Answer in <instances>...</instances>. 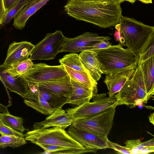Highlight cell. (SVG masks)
I'll use <instances>...</instances> for the list:
<instances>
[{
	"instance_id": "6da1fadb",
	"label": "cell",
	"mask_w": 154,
	"mask_h": 154,
	"mask_svg": "<svg viewBox=\"0 0 154 154\" xmlns=\"http://www.w3.org/2000/svg\"><path fill=\"white\" fill-rule=\"evenodd\" d=\"M120 4L115 0L103 3L69 0L64 7L71 17L106 28L119 23L122 16Z\"/></svg>"
},
{
	"instance_id": "7a4b0ae2",
	"label": "cell",
	"mask_w": 154,
	"mask_h": 154,
	"mask_svg": "<svg viewBox=\"0 0 154 154\" xmlns=\"http://www.w3.org/2000/svg\"><path fill=\"white\" fill-rule=\"evenodd\" d=\"M120 45L140 57L154 45V27L135 19L122 16L115 26Z\"/></svg>"
},
{
	"instance_id": "3957f363",
	"label": "cell",
	"mask_w": 154,
	"mask_h": 154,
	"mask_svg": "<svg viewBox=\"0 0 154 154\" xmlns=\"http://www.w3.org/2000/svg\"><path fill=\"white\" fill-rule=\"evenodd\" d=\"M92 51L96 54L103 73L106 75L136 69L138 63L139 57L120 44Z\"/></svg>"
},
{
	"instance_id": "277c9868",
	"label": "cell",
	"mask_w": 154,
	"mask_h": 154,
	"mask_svg": "<svg viewBox=\"0 0 154 154\" xmlns=\"http://www.w3.org/2000/svg\"><path fill=\"white\" fill-rule=\"evenodd\" d=\"M114 96L117 100V106L125 105L131 108L146 103L151 98L146 93L143 72L138 63L132 76Z\"/></svg>"
},
{
	"instance_id": "5b68a950",
	"label": "cell",
	"mask_w": 154,
	"mask_h": 154,
	"mask_svg": "<svg viewBox=\"0 0 154 154\" xmlns=\"http://www.w3.org/2000/svg\"><path fill=\"white\" fill-rule=\"evenodd\" d=\"M24 139L37 145H51L73 149L84 148L72 138L64 129L56 126L34 129L25 134Z\"/></svg>"
},
{
	"instance_id": "8992f818",
	"label": "cell",
	"mask_w": 154,
	"mask_h": 154,
	"mask_svg": "<svg viewBox=\"0 0 154 154\" xmlns=\"http://www.w3.org/2000/svg\"><path fill=\"white\" fill-rule=\"evenodd\" d=\"M116 106V104L90 117L77 120L72 125L79 129L107 136L113 125Z\"/></svg>"
},
{
	"instance_id": "52a82bcc",
	"label": "cell",
	"mask_w": 154,
	"mask_h": 154,
	"mask_svg": "<svg viewBox=\"0 0 154 154\" xmlns=\"http://www.w3.org/2000/svg\"><path fill=\"white\" fill-rule=\"evenodd\" d=\"M106 96V93L94 94L92 102H87L65 111L75 121L89 118L116 104L117 100L114 96L109 97Z\"/></svg>"
},
{
	"instance_id": "ba28073f",
	"label": "cell",
	"mask_w": 154,
	"mask_h": 154,
	"mask_svg": "<svg viewBox=\"0 0 154 154\" xmlns=\"http://www.w3.org/2000/svg\"><path fill=\"white\" fill-rule=\"evenodd\" d=\"M66 38L59 30L47 34L43 40L35 45L29 58L32 61L54 59L60 53Z\"/></svg>"
},
{
	"instance_id": "9c48e42d",
	"label": "cell",
	"mask_w": 154,
	"mask_h": 154,
	"mask_svg": "<svg viewBox=\"0 0 154 154\" xmlns=\"http://www.w3.org/2000/svg\"><path fill=\"white\" fill-rule=\"evenodd\" d=\"M111 39L109 36H100L96 33L86 32L75 37H66L60 52L76 53L96 50L99 43Z\"/></svg>"
},
{
	"instance_id": "30bf717a",
	"label": "cell",
	"mask_w": 154,
	"mask_h": 154,
	"mask_svg": "<svg viewBox=\"0 0 154 154\" xmlns=\"http://www.w3.org/2000/svg\"><path fill=\"white\" fill-rule=\"evenodd\" d=\"M67 75L62 65L50 66L40 63L34 64L32 68L23 77L27 82L38 84L53 81Z\"/></svg>"
},
{
	"instance_id": "8fae6325",
	"label": "cell",
	"mask_w": 154,
	"mask_h": 154,
	"mask_svg": "<svg viewBox=\"0 0 154 154\" xmlns=\"http://www.w3.org/2000/svg\"><path fill=\"white\" fill-rule=\"evenodd\" d=\"M68 133L84 147L99 149L109 148L107 136H103L87 131L78 128L72 125L68 129Z\"/></svg>"
},
{
	"instance_id": "7c38bea8",
	"label": "cell",
	"mask_w": 154,
	"mask_h": 154,
	"mask_svg": "<svg viewBox=\"0 0 154 154\" xmlns=\"http://www.w3.org/2000/svg\"><path fill=\"white\" fill-rule=\"evenodd\" d=\"M26 82L29 89L23 97L25 103L42 114L49 115L53 113L55 110L40 93L38 84Z\"/></svg>"
},
{
	"instance_id": "4fadbf2b",
	"label": "cell",
	"mask_w": 154,
	"mask_h": 154,
	"mask_svg": "<svg viewBox=\"0 0 154 154\" xmlns=\"http://www.w3.org/2000/svg\"><path fill=\"white\" fill-rule=\"evenodd\" d=\"M34 47V45L27 41L14 42L9 46L6 57L3 64L9 66L28 59Z\"/></svg>"
},
{
	"instance_id": "5bb4252c",
	"label": "cell",
	"mask_w": 154,
	"mask_h": 154,
	"mask_svg": "<svg viewBox=\"0 0 154 154\" xmlns=\"http://www.w3.org/2000/svg\"><path fill=\"white\" fill-rule=\"evenodd\" d=\"M75 121L62 107L55 109L44 121L35 123L33 127L34 129H37L56 126L65 129Z\"/></svg>"
},
{
	"instance_id": "9a60e30c",
	"label": "cell",
	"mask_w": 154,
	"mask_h": 154,
	"mask_svg": "<svg viewBox=\"0 0 154 154\" xmlns=\"http://www.w3.org/2000/svg\"><path fill=\"white\" fill-rule=\"evenodd\" d=\"M135 69H130L106 75L104 83L108 90L109 97H114L122 88L133 74Z\"/></svg>"
},
{
	"instance_id": "2e32d148",
	"label": "cell",
	"mask_w": 154,
	"mask_h": 154,
	"mask_svg": "<svg viewBox=\"0 0 154 154\" xmlns=\"http://www.w3.org/2000/svg\"><path fill=\"white\" fill-rule=\"evenodd\" d=\"M0 79L10 91L23 97L28 90L27 82L23 77L13 75L6 71L3 64L0 65Z\"/></svg>"
},
{
	"instance_id": "e0dca14e",
	"label": "cell",
	"mask_w": 154,
	"mask_h": 154,
	"mask_svg": "<svg viewBox=\"0 0 154 154\" xmlns=\"http://www.w3.org/2000/svg\"><path fill=\"white\" fill-rule=\"evenodd\" d=\"M72 87V91L67 98L66 103L75 105L76 106L89 102L92 99L94 91L85 86L79 82L71 79Z\"/></svg>"
},
{
	"instance_id": "ac0fdd59",
	"label": "cell",
	"mask_w": 154,
	"mask_h": 154,
	"mask_svg": "<svg viewBox=\"0 0 154 154\" xmlns=\"http://www.w3.org/2000/svg\"><path fill=\"white\" fill-rule=\"evenodd\" d=\"M49 1L38 0L32 1L25 6L14 17V26L17 29H22L25 27L28 19Z\"/></svg>"
},
{
	"instance_id": "d6986e66",
	"label": "cell",
	"mask_w": 154,
	"mask_h": 154,
	"mask_svg": "<svg viewBox=\"0 0 154 154\" xmlns=\"http://www.w3.org/2000/svg\"><path fill=\"white\" fill-rule=\"evenodd\" d=\"M79 57L84 67L88 71L92 78L97 82L103 74L96 57V52L92 51L81 52Z\"/></svg>"
},
{
	"instance_id": "ffe728a7",
	"label": "cell",
	"mask_w": 154,
	"mask_h": 154,
	"mask_svg": "<svg viewBox=\"0 0 154 154\" xmlns=\"http://www.w3.org/2000/svg\"><path fill=\"white\" fill-rule=\"evenodd\" d=\"M38 84L40 87L48 89L67 98L70 96L72 91L71 79L69 75L53 81Z\"/></svg>"
},
{
	"instance_id": "44dd1931",
	"label": "cell",
	"mask_w": 154,
	"mask_h": 154,
	"mask_svg": "<svg viewBox=\"0 0 154 154\" xmlns=\"http://www.w3.org/2000/svg\"><path fill=\"white\" fill-rule=\"evenodd\" d=\"M142 71L147 94L151 97L154 94V56L138 62Z\"/></svg>"
},
{
	"instance_id": "7402d4cb",
	"label": "cell",
	"mask_w": 154,
	"mask_h": 154,
	"mask_svg": "<svg viewBox=\"0 0 154 154\" xmlns=\"http://www.w3.org/2000/svg\"><path fill=\"white\" fill-rule=\"evenodd\" d=\"M70 79L76 81L85 86L93 90L96 93L97 92V82L89 73L80 71L63 66Z\"/></svg>"
},
{
	"instance_id": "603a6c76",
	"label": "cell",
	"mask_w": 154,
	"mask_h": 154,
	"mask_svg": "<svg viewBox=\"0 0 154 154\" xmlns=\"http://www.w3.org/2000/svg\"><path fill=\"white\" fill-rule=\"evenodd\" d=\"M39 90L48 104L54 110L62 108L66 104L67 97L40 87Z\"/></svg>"
},
{
	"instance_id": "cb8c5ba5",
	"label": "cell",
	"mask_w": 154,
	"mask_h": 154,
	"mask_svg": "<svg viewBox=\"0 0 154 154\" xmlns=\"http://www.w3.org/2000/svg\"><path fill=\"white\" fill-rule=\"evenodd\" d=\"M5 71L13 75L23 76L31 69L34 64L29 58L22 61L17 62L9 66L2 64Z\"/></svg>"
},
{
	"instance_id": "d4e9b609",
	"label": "cell",
	"mask_w": 154,
	"mask_h": 154,
	"mask_svg": "<svg viewBox=\"0 0 154 154\" xmlns=\"http://www.w3.org/2000/svg\"><path fill=\"white\" fill-rule=\"evenodd\" d=\"M59 62L61 65L67 66L74 70L89 73L82 64L79 55L76 53H71L64 55L59 60Z\"/></svg>"
},
{
	"instance_id": "484cf974",
	"label": "cell",
	"mask_w": 154,
	"mask_h": 154,
	"mask_svg": "<svg viewBox=\"0 0 154 154\" xmlns=\"http://www.w3.org/2000/svg\"><path fill=\"white\" fill-rule=\"evenodd\" d=\"M0 119L5 124L14 131L20 133L25 131L23 125V119L8 113H1Z\"/></svg>"
},
{
	"instance_id": "4316f807",
	"label": "cell",
	"mask_w": 154,
	"mask_h": 154,
	"mask_svg": "<svg viewBox=\"0 0 154 154\" xmlns=\"http://www.w3.org/2000/svg\"><path fill=\"white\" fill-rule=\"evenodd\" d=\"M26 143L24 138L15 136H4L0 137V148H5L7 146L13 148L18 147Z\"/></svg>"
},
{
	"instance_id": "83f0119b",
	"label": "cell",
	"mask_w": 154,
	"mask_h": 154,
	"mask_svg": "<svg viewBox=\"0 0 154 154\" xmlns=\"http://www.w3.org/2000/svg\"><path fill=\"white\" fill-rule=\"evenodd\" d=\"M32 1V0H19L16 5L6 13L0 28L9 23L24 7Z\"/></svg>"
},
{
	"instance_id": "f1b7e54d",
	"label": "cell",
	"mask_w": 154,
	"mask_h": 154,
	"mask_svg": "<svg viewBox=\"0 0 154 154\" xmlns=\"http://www.w3.org/2000/svg\"><path fill=\"white\" fill-rule=\"evenodd\" d=\"M125 147L131 154H138L139 152L146 146L145 142H142L138 139L127 140L125 142Z\"/></svg>"
},
{
	"instance_id": "f546056e",
	"label": "cell",
	"mask_w": 154,
	"mask_h": 154,
	"mask_svg": "<svg viewBox=\"0 0 154 154\" xmlns=\"http://www.w3.org/2000/svg\"><path fill=\"white\" fill-rule=\"evenodd\" d=\"M0 134L4 136L13 135L21 137H25V134L14 131L4 124L0 119Z\"/></svg>"
},
{
	"instance_id": "4dcf8cb0",
	"label": "cell",
	"mask_w": 154,
	"mask_h": 154,
	"mask_svg": "<svg viewBox=\"0 0 154 154\" xmlns=\"http://www.w3.org/2000/svg\"><path fill=\"white\" fill-rule=\"evenodd\" d=\"M38 146L42 148L45 152L52 154H56L58 152L69 148L51 145L39 144Z\"/></svg>"
},
{
	"instance_id": "1f68e13d",
	"label": "cell",
	"mask_w": 154,
	"mask_h": 154,
	"mask_svg": "<svg viewBox=\"0 0 154 154\" xmlns=\"http://www.w3.org/2000/svg\"><path fill=\"white\" fill-rule=\"evenodd\" d=\"M109 148L114 149L118 152V153L123 154H131L129 150L125 147L122 146L119 144L113 143L109 140L108 141Z\"/></svg>"
},
{
	"instance_id": "d6a6232c",
	"label": "cell",
	"mask_w": 154,
	"mask_h": 154,
	"mask_svg": "<svg viewBox=\"0 0 154 154\" xmlns=\"http://www.w3.org/2000/svg\"><path fill=\"white\" fill-rule=\"evenodd\" d=\"M6 13L12 9L19 0H3Z\"/></svg>"
},
{
	"instance_id": "836d02e7",
	"label": "cell",
	"mask_w": 154,
	"mask_h": 154,
	"mask_svg": "<svg viewBox=\"0 0 154 154\" xmlns=\"http://www.w3.org/2000/svg\"><path fill=\"white\" fill-rule=\"evenodd\" d=\"M6 14V12L3 1V0H0V26L2 24Z\"/></svg>"
},
{
	"instance_id": "e575fe53",
	"label": "cell",
	"mask_w": 154,
	"mask_h": 154,
	"mask_svg": "<svg viewBox=\"0 0 154 154\" xmlns=\"http://www.w3.org/2000/svg\"><path fill=\"white\" fill-rule=\"evenodd\" d=\"M154 152V146H145L138 154H148Z\"/></svg>"
},
{
	"instance_id": "d590c367",
	"label": "cell",
	"mask_w": 154,
	"mask_h": 154,
	"mask_svg": "<svg viewBox=\"0 0 154 154\" xmlns=\"http://www.w3.org/2000/svg\"><path fill=\"white\" fill-rule=\"evenodd\" d=\"M0 112L2 113H10L8 109V106H5L0 103Z\"/></svg>"
},
{
	"instance_id": "8d00e7d4",
	"label": "cell",
	"mask_w": 154,
	"mask_h": 154,
	"mask_svg": "<svg viewBox=\"0 0 154 154\" xmlns=\"http://www.w3.org/2000/svg\"><path fill=\"white\" fill-rule=\"evenodd\" d=\"M84 1L93 2L103 3L109 2L112 0H82Z\"/></svg>"
},
{
	"instance_id": "74e56055",
	"label": "cell",
	"mask_w": 154,
	"mask_h": 154,
	"mask_svg": "<svg viewBox=\"0 0 154 154\" xmlns=\"http://www.w3.org/2000/svg\"><path fill=\"white\" fill-rule=\"evenodd\" d=\"M149 119V122L152 123L153 125H154V113L153 112L152 113L150 114V115L148 116Z\"/></svg>"
},
{
	"instance_id": "f35d334b",
	"label": "cell",
	"mask_w": 154,
	"mask_h": 154,
	"mask_svg": "<svg viewBox=\"0 0 154 154\" xmlns=\"http://www.w3.org/2000/svg\"><path fill=\"white\" fill-rule=\"evenodd\" d=\"M117 2L121 3L125 1H128L132 4H133L135 2L136 0H115Z\"/></svg>"
},
{
	"instance_id": "ab89813d",
	"label": "cell",
	"mask_w": 154,
	"mask_h": 154,
	"mask_svg": "<svg viewBox=\"0 0 154 154\" xmlns=\"http://www.w3.org/2000/svg\"><path fill=\"white\" fill-rule=\"evenodd\" d=\"M145 4H149L152 3V0H138Z\"/></svg>"
},
{
	"instance_id": "60d3db41",
	"label": "cell",
	"mask_w": 154,
	"mask_h": 154,
	"mask_svg": "<svg viewBox=\"0 0 154 154\" xmlns=\"http://www.w3.org/2000/svg\"><path fill=\"white\" fill-rule=\"evenodd\" d=\"M36 0H32V1H36Z\"/></svg>"
},
{
	"instance_id": "b9f144b4",
	"label": "cell",
	"mask_w": 154,
	"mask_h": 154,
	"mask_svg": "<svg viewBox=\"0 0 154 154\" xmlns=\"http://www.w3.org/2000/svg\"><path fill=\"white\" fill-rule=\"evenodd\" d=\"M1 113V112H0V114Z\"/></svg>"
}]
</instances>
